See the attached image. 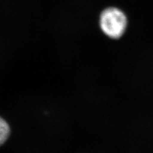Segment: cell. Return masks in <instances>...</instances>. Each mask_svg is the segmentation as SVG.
Returning <instances> with one entry per match:
<instances>
[{
  "label": "cell",
  "mask_w": 153,
  "mask_h": 153,
  "mask_svg": "<svg viewBox=\"0 0 153 153\" xmlns=\"http://www.w3.org/2000/svg\"><path fill=\"white\" fill-rule=\"evenodd\" d=\"M100 24L105 35L112 38H119L126 30L127 19L119 9L109 8L102 12Z\"/></svg>",
  "instance_id": "obj_1"
},
{
  "label": "cell",
  "mask_w": 153,
  "mask_h": 153,
  "mask_svg": "<svg viewBox=\"0 0 153 153\" xmlns=\"http://www.w3.org/2000/svg\"><path fill=\"white\" fill-rule=\"evenodd\" d=\"M10 130L8 124L0 117V146L5 142L10 135Z\"/></svg>",
  "instance_id": "obj_2"
}]
</instances>
